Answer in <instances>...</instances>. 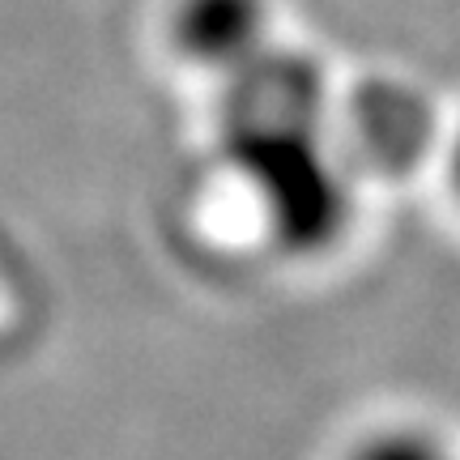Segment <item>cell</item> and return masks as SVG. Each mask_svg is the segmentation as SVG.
<instances>
[{
  "mask_svg": "<svg viewBox=\"0 0 460 460\" xmlns=\"http://www.w3.org/2000/svg\"><path fill=\"white\" fill-rule=\"evenodd\" d=\"M341 460H456L452 444L422 422H379L345 447Z\"/></svg>",
  "mask_w": 460,
  "mask_h": 460,
  "instance_id": "277c9868",
  "label": "cell"
},
{
  "mask_svg": "<svg viewBox=\"0 0 460 460\" xmlns=\"http://www.w3.org/2000/svg\"><path fill=\"white\" fill-rule=\"evenodd\" d=\"M171 48L214 77H234L273 48L269 0H175Z\"/></svg>",
  "mask_w": 460,
  "mask_h": 460,
  "instance_id": "7a4b0ae2",
  "label": "cell"
},
{
  "mask_svg": "<svg viewBox=\"0 0 460 460\" xmlns=\"http://www.w3.org/2000/svg\"><path fill=\"white\" fill-rule=\"evenodd\" d=\"M444 166H447V188H452V197H456V205H460V128L452 132V141H447Z\"/></svg>",
  "mask_w": 460,
  "mask_h": 460,
  "instance_id": "5b68a950",
  "label": "cell"
},
{
  "mask_svg": "<svg viewBox=\"0 0 460 460\" xmlns=\"http://www.w3.org/2000/svg\"><path fill=\"white\" fill-rule=\"evenodd\" d=\"M222 146L281 247L320 252L341 239L349 163L329 141V82L312 56L273 43L226 77Z\"/></svg>",
  "mask_w": 460,
  "mask_h": 460,
  "instance_id": "6da1fadb",
  "label": "cell"
},
{
  "mask_svg": "<svg viewBox=\"0 0 460 460\" xmlns=\"http://www.w3.org/2000/svg\"><path fill=\"white\" fill-rule=\"evenodd\" d=\"M345 128L354 137V149L367 154L376 166H410V158L422 154V141L430 137L427 107L413 90H396V85H371L354 111L345 119Z\"/></svg>",
  "mask_w": 460,
  "mask_h": 460,
  "instance_id": "3957f363",
  "label": "cell"
}]
</instances>
